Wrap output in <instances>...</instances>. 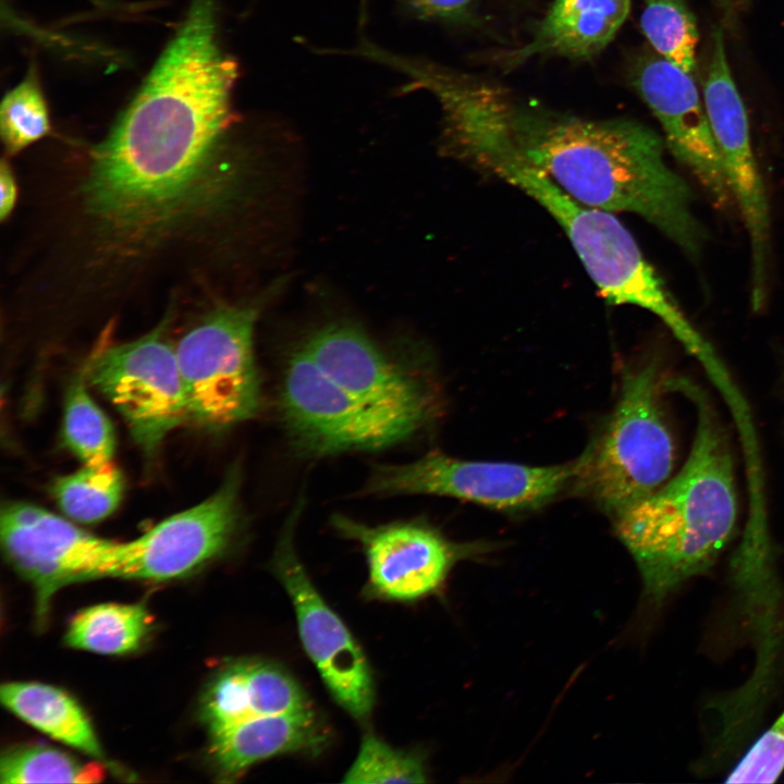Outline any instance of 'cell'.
<instances>
[{
  "label": "cell",
  "mask_w": 784,
  "mask_h": 784,
  "mask_svg": "<svg viewBox=\"0 0 784 784\" xmlns=\"http://www.w3.org/2000/svg\"><path fill=\"white\" fill-rule=\"evenodd\" d=\"M105 770L97 762H82L58 749L24 745L1 757V783H95Z\"/></svg>",
  "instance_id": "obj_24"
},
{
  "label": "cell",
  "mask_w": 784,
  "mask_h": 784,
  "mask_svg": "<svg viewBox=\"0 0 784 784\" xmlns=\"http://www.w3.org/2000/svg\"><path fill=\"white\" fill-rule=\"evenodd\" d=\"M303 346L327 376L372 409L416 431L433 418L437 399L430 385L356 328L324 327Z\"/></svg>",
  "instance_id": "obj_15"
},
{
  "label": "cell",
  "mask_w": 784,
  "mask_h": 784,
  "mask_svg": "<svg viewBox=\"0 0 784 784\" xmlns=\"http://www.w3.org/2000/svg\"><path fill=\"white\" fill-rule=\"evenodd\" d=\"M240 474L199 504L120 542L112 577L162 581L186 576L220 555L238 525Z\"/></svg>",
  "instance_id": "obj_14"
},
{
  "label": "cell",
  "mask_w": 784,
  "mask_h": 784,
  "mask_svg": "<svg viewBox=\"0 0 784 784\" xmlns=\"http://www.w3.org/2000/svg\"><path fill=\"white\" fill-rule=\"evenodd\" d=\"M331 522L339 534L360 544L368 565L367 590L387 600L414 601L436 593L458 561L489 549L453 542L419 520L369 526L336 514Z\"/></svg>",
  "instance_id": "obj_13"
},
{
  "label": "cell",
  "mask_w": 784,
  "mask_h": 784,
  "mask_svg": "<svg viewBox=\"0 0 784 784\" xmlns=\"http://www.w3.org/2000/svg\"><path fill=\"white\" fill-rule=\"evenodd\" d=\"M0 218L5 220L13 211L17 197V186L14 174L5 160L1 162L0 169Z\"/></svg>",
  "instance_id": "obj_30"
},
{
  "label": "cell",
  "mask_w": 784,
  "mask_h": 784,
  "mask_svg": "<svg viewBox=\"0 0 784 784\" xmlns=\"http://www.w3.org/2000/svg\"><path fill=\"white\" fill-rule=\"evenodd\" d=\"M237 75L216 36L212 0L186 19L108 137L85 185L89 211L120 230L166 221L192 199L231 114Z\"/></svg>",
  "instance_id": "obj_1"
},
{
  "label": "cell",
  "mask_w": 784,
  "mask_h": 784,
  "mask_svg": "<svg viewBox=\"0 0 784 784\" xmlns=\"http://www.w3.org/2000/svg\"><path fill=\"white\" fill-rule=\"evenodd\" d=\"M630 9V0H555L525 46L509 52L507 63L537 56L589 59L615 37Z\"/></svg>",
  "instance_id": "obj_19"
},
{
  "label": "cell",
  "mask_w": 784,
  "mask_h": 784,
  "mask_svg": "<svg viewBox=\"0 0 784 784\" xmlns=\"http://www.w3.org/2000/svg\"><path fill=\"white\" fill-rule=\"evenodd\" d=\"M666 379L653 359L626 368L613 411L575 461L576 490L614 517L672 476L675 444L662 406Z\"/></svg>",
  "instance_id": "obj_5"
},
{
  "label": "cell",
  "mask_w": 784,
  "mask_h": 784,
  "mask_svg": "<svg viewBox=\"0 0 784 784\" xmlns=\"http://www.w3.org/2000/svg\"><path fill=\"white\" fill-rule=\"evenodd\" d=\"M280 412L292 443L311 456L376 451L417 431L358 400L327 376L302 346L285 367Z\"/></svg>",
  "instance_id": "obj_8"
},
{
  "label": "cell",
  "mask_w": 784,
  "mask_h": 784,
  "mask_svg": "<svg viewBox=\"0 0 784 784\" xmlns=\"http://www.w3.org/2000/svg\"><path fill=\"white\" fill-rule=\"evenodd\" d=\"M719 1H721L723 4H728L731 0H719Z\"/></svg>",
  "instance_id": "obj_31"
},
{
  "label": "cell",
  "mask_w": 784,
  "mask_h": 784,
  "mask_svg": "<svg viewBox=\"0 0 784 784\" xmlns=\"http://www.w3.org/2000/svg\"><path fill=\"white\" fill-rule=\"evenodd\" d=\"M424 759L415 752L396 749L368 733L344 775L346 783H425Z\"/></svg>",
  "instance_id": "obj_27"
},
{
  "label": "cell",
  "mask_w": 784,
  "mask_h": 784,
  "mask_svg": "<svg viewBox=\"0 0 784 784\" xmlns=\"http://www.w3.org/2000/svg\"><path fill=\"white\" fill-rule=\"evenodd\" d=\"M262 303L218 307L174 346L189 419L212 430L252 419L261 405L254 355Z\"/></svg>",
  "instance_id": "obj_6"
},
{
  "label": "cell",
  "mask_w": 784,
  "mask_h": 784,
  "mask_svg": "<svg viewBox=\"0 0 784 784\" xmlns=\"http://www.w3.org/2000/svg\"><path fill=\"white\" fill-rule=\"evenodd\" d=\"M575 462L529 466L466 461L430 452L417 461L373 468L364 492L378 497H451L505 512L539 509L572 483Z\"/></svg>",
  "instance_id": "obj_7"
},
{
  "label": "cell",
  "mask_w": 784,
  "mask_h": 784,
  "mask_svg": "<svg viewBox=\"0 0 784 784\" xmlns=\"http://www.w3.org/2000/svg\"><path fill=\"white\" fill-rule=\"evenodd\" d=\"M150 627V616L142 604L102 603L72 618L65 642L95 653L125 654L142 646Z\"/></svg>",
  "instance_id": "obj_21"
},
{
  "label": "cell",
  "mask_w": 784,
  "mask_h": 784,
  "mask_svg": "<svg viewBox=\"0 0 784 784\" xmlns=\"http://www.w3.org/2000/svg\"><path fill=\"white\" fill-rule=\"evenodd\" d=\"M63 434L83 465L102 466L113 462L115 437L112 424L87 392L82 376L72 382L68 392Z\"/></svg>",
  "instance_id": "obj_23"
},
{
  "label": "cell",
  "mask_w": 784,
  "mask_h": 784,
  "mask_svg": "<svg viewBox=\"0 0 784 784\" xmlns=\"http://www.w3.org/2000/svg\"><path fill=\"white\" fill-rule=\"evenodd\" d=\"M784 772V711L752 744L726 783H774Z\"/></svg>",
  "instance_id": "obj_28"
},
{
  "label": "cell",
  "mask_w": 784,
  "mask_h": 784,
  "mask_svg": "<svg viewBox=\"0 0 784 784\" xmlns=\"http://www.w3.org/2000/svg\"><path fill=\"white\" fill-rule=\"evenodd\" d=\"M703 103L734 203L745 223L751 260V306L760 310L767 297L770 255V209L764 184L754 154L749 121L733 78L724 37L712 36L703 79Z\"/></svg>",
  "instance_id": "obj_11"
},
{
  "label": "cell",
  "mask_w": 784,
  "mask_h": 784,
  "mask_svg": "<svg viewBox=\"0 0 784 784\" xmlns=\"http://www.w3.org/2000/svg\"><path fill=\"white\" fill-rule=\"evenodd\" d=\"M311 709L305 691L285 670L243 659L226 663L210 679L200 713L211 734L244 721Z\"/></svg>",
  "instance_id": "obj_17"
},
{
  "label": "cell",
  "mask_w": 784,
  "mask_h": 784,
  "mask_svg": "<svg viewBox=\"0 0 784 784\" xmlns=\"http://www.w3.org/2000/svg\"><path fill=\"white\" fill-rule=\"evenodd\" d=\"M419 15L427 19L453 20L469 9L473 0H405Z\"/></svg>",
  "instance_id": "obj_29"
},
{
  "label": "cell",
  "mask_w": 784,
  "mask_h": 784,
  "mask_svg": "<svg viewBox=\"0 0 784 784\" xmlns=\"http://www.w3.org/2000/svg\"><path fill=\"white\" fill-rule=\"evenodd\" d=\"M492 105L504 157L515 156L544 173L588 207L644 218L689 257L706 232L693 193L664 158V142L626 119L592 120L523 102L493 85Z\"/></svg>",
  "instance_id": "obj_2"
},
{
  "label": "cell",
  "mask_w": 784,
  "mask_h": 784,
  "mask_svg": "<svg viewBox=\"0 0 784 784\" xmlns=\"http://www.w3.org/2000/svg\"><path fill=\"white\" fill-rule=\"evenodd\" d=\"M636 86L660 122L667 148L718 208L734 201L705 103L690 74L661 57L642 59Z\"/></svg>",
  "instance_id": "obj_16"
},
{
  "label": "cell",
  "mask_w": 784,
  "mask_h": 784,
  "mask_svg": "<svg viewBox=\"0 0 784 784\" xmlns=\"http://www.w3.org/2000/svg\"><path fill=\"white\" fill-rule=\"evenodd\" d=\"M641 29L661 58L688 74L696 69L698 30L685 0H644Z\"/></svg>",
  "instance_id": "obj_25"
},
{
  "label": "cell",
  "mask_w": 784,
  "mask_h": 784,
  "mask_svg": "<svg viewBox=\"0 0 784 784\" xmlns=\"http://www.w3.org/2000/svg\"><path fill=\"white\" fill-rule=\"evenodd\" d=\"M3 706L21 720L82 752L103 760L95 731L78 703L63 690L39 683L1 686Z\"/></svg>",
  "instance_id": "obj_20"
},
{
  "label": "cell",
  "mask_w": 784,
  "mask_h": 784,
  "mask_svg": "<svg viewBox=\"0 0 784 784\" xmlns=\"http://www.w3.org/2000/svg\"><path fill=\"white\" fill-rule=\"evenodd\" d=\"M51 131L47 102L36 71L3 97L0 108V134L8 155L13 156L48 135Z\"/></svg>",
  "instance_id": "obj_26"
},
{
  "label": "cell",
  "mask_w": 784,
  "mask_h": 784,
  "mask_svg": "<svg viewBox=\"0 0 784 784\" xmlns=\"http://www.w3.org/2000/svg\"><path fill=\"white\" fill-rule=\"evenodd\" d=\"M85 375L120 412L135 442L149 455L189 419L174 346L161 327L135 341L97 351Z\"/></svg>",
  "instance_id": "obj_9"
},
{
  "label": "cell",
  "mask_w": 784,
  "mask_h": 784,
  "mask_svg": "<svg viewBox=\"0 0 784 784\" xmlns=\"http://www.w3.org/2000/svg\"><path fill=\"white\" fill-rule=\"evenodd\" d=\"M493 174L519 188L554 218L609 303L634 305L654 314L690 352L706 359L712 356L633 235L612 212L578 203L515 156L501 161Z\"/></svg>",
  "instance_id": "obj_4"
},
{
  "label": "cell",
  "mask_w": 784,
  "mask_h": 784,
  "mask_svg": "<svg viewBox=\"0 0 784 784\" xmlns=\"http://www.w3.org/2000/svg\"><path fill=\"white\" fill-rule=\"evenodd\" d=\"M303 507L298 502L284 524L273 571L294 607L304 649L336 702L360 722L369 719L375 686L369 663L340 616L313 585L294 547V530Z\"/></svg>",
  "instance_id": "obj_10"
},
{
  "label": "cell",
  "mask_w": 784,
  "mask_h": 784,
  "mask_svg": "<svg viewBox=\"0 0 784 784\" xmlns=\"http://www.w3.org/2000/svg\"><path fill=\"white\" fill-rule=\"evenodd\" d=\"M124 490L121 471L114 463L83 465L78 470L58 478L52 494L62 512L79 523H97L119 506Z\"/></svg>",
  "instance_id": "obj_22"
},
{
  "label": "cell",
  "mask_w": 784,
  "mask_h": 784,
  "mask_svg": "<svg viewBox=\"0 0 784 784\" xmlns=\"http://www.w3.org/2000/svg\"><path fill=\"white\" fill-rule=\"evenodd\" d=\"M209 756L218 775L233 781L253 764L292 752H316L326 731L314 710L261 716L209 734Z\"/></svg>",
  "instance_id": "obj_18"
},
{
  "label": "cell",
  "mask_w": 784,
  "mask_h": 784,
  "mask_svg": "<svg viewBox=\"0 0 784 784\" xmlns=\"http://www.w3.org/2000/svg\"><path fill=\"white\" fill-rule=\"evenodd\" d=\"M666 389L683 393L695 406L688 457L662 487L614 517L644 595L653 604L707 572L730 542L737 520L733 457L716 411L706 392L687 379L667 378Z\"/></svg>",
  "instance_id": "obj_3"
},
{
  "label": "cell",
  "mask_w": 784,
  "mask_h": 784,
  "mask_svg": "<svg viewBox=\"0 0 784 784\" xmlns=\"http://www.w3.org/2000/svg\"><path fill=\"white\" fill-rule=\"evenodd\" d=\"M0 534L9 563L34 586L39 617L63 586L111 577L120 546L26 502L3 505Z\"/></svg>",
  "instance_id": "obj_12"
}]
</instances>
